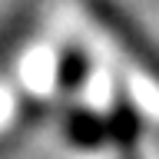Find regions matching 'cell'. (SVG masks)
I'll return each instance as SVG.
<instances>
[{"label": "cell", "mask_w": 159, "mask_h": 159, "mask_svg": "<svg viewBox=\"0 0 159 159\" xmlns=\"http://www.w3.org/2000/svg\"><path fill=\"white\" fill-rule=\"evenodd\" d=\"M66 136H70V143H76V146H96V143L106 139V126H103L93 113L73 109L66 116Z\"/></svg>", "instance_id": "cell-1"}, {"label": "cell", "mask_w": 159, "mask_h": 159, "mask_svg": "<svg viewBox=\"0 0 159 159\" xmlns=\"http://www.w3.org/2000/svg\"><path fill=\"white\" fill-rule=\"evenodd\" d=\"M123 159H136V146H123Z\"/></svg>", "instance_id": "cell-3"}, {"label": "cell", "mask_w": 159, "mask_h": 159, "mask_svg": "<svg viewBox=\"0 0 159 159\" xmlns=\"http://www.w3.org/2000/svg\"><path fill=\"white\" fill-rule=\"evenodd\" d=\"M86 57L80 53V50H66L63 53V60H60V86L63 89H76L83 86V80H86Z\"/></svg>", "instance_id": "cell-2"}]
</instances>
